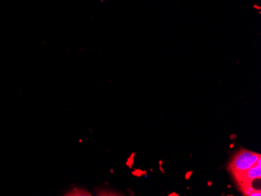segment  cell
<instances>
[{
	"label": "cell",
	"instance_id": "6da1fadb",
	"mask_svg": "<svg viewBox=\"0 0 261 196\" xmlns=\"http://www.w3.org/2000/svg\"><path fill=\"white\" fill-rule=\"evenodd\" d=\"M260 155L249 150H242L237 153L230 163V170L233 175L240 178L243 173L250 169L257 163Z\"/></svg>",
	"mask_w": 261,
	"mask_h": 196
},
{
	"label": "cell",
	"instance_id": "7a4b0ae2",
	"mask_svg": "<svg viewBox=\"0 0 261 196\" xmlns=\"http://www.w3.org/2000/svg\"><path fill=\"white\" fill-rule=\"evenodd\" d=\"M244 181V182L251 183L256 179H260L261 178V158L258 159L257 163L250 169L243 173L240 177Z\"/></svg>",
	"mask_w": 261,
	"mask_h": 196
},
{
	"label": "cell",
	"instance_id": "3957f363",
	"mask_svg": "<svg viewBox=\"0 0 261 196\" xmlns=\"http://www.w3.org/2000/svg\"><path fill=\"white\" fill-rule=\"evenodd\" d=\"M64 195H70V196H79V195H91L89 191H85V190L81 189L80 188H74L73 189L70 190V191H66L64 193Z\"/></svg>",
	"mask_w": 261,
	"mask_h": 196
},
{
	"label": "cell",
	"instance_id": "277c9868",
	"mask_svg": "<svg viewBox=\"0 0 261 196\" xmlns=\"http://www.w3.org/2000/svg\"><path fill=\"white\" fill-rule=\"evenodd\" d=\"M134 154H133V156H130V157L127 159V163L126 165L128 166L129 167L132 168L133 166V163H134Z\"/></svg>",
	"mask_w": 261,
	"mask_h": 196
},
{
	"label": "cell",
	"instance_id": "5b68a950",
	"mask_svg": "<svg viewBox=\"0 0 261 196\" xmlns=\"http://www.w3.org/2000/svg\"><path fill=\"white\" fill-rule=\"evenodd\" d=\"M192 172H189V174H188L187 173V175H186V179H189V178H190V176H189V175H190V174H191Z\"/></svg>",
	"mask_w": 261,
	"mask_h": 196
}]
</instances>
